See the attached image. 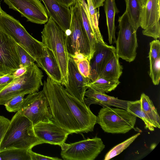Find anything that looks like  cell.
<instances>
[{"instance_id":"34","label":"cell","mask_w":160,"mask_h":160,"mask_svg":"<svg viewBox=\"0 0 160 160\" xmlns=\"http://www.w3.org/2000/svg\"><path fill=\"white\" fill-rule=\"evenodd\" d=\"M80 72L85 77L89 78L90 66L89 60L87 58L77 60H74Z\"/></svg>"},{"instance_id":"25","label":"cell","mask_w":160,"mask_h":160,"mask_svg":"<svg viewBox=\"0 0 160 160\" xmlns=\"http://www.w3.org/2000/svg\"><path fill=\"white\" fill-rule=\"evenodd\" d=\"M127 110L136 117L141 119L144 122L146 128L151 131L154 130V126L142 108L140 100L134 101H128Z\"/></svg>"},{"instance_id":"15","label":"cell","mask_w":160,"mask_h":160,"mask_svg":"<svg viewBox=\"0 0 160 160\" xmlns=\"http://www.w3.org/2000/svg\"><path fill=\"white\" fill-rule=\"evenodd\" d=\"M35 133L43 143L60 146L65 142L69 133L53 121L39 122L33 126Z\"/></svg>"},{"instance_id":"10","label":"cell","mask_w":160,"mask_h":160,"mask_svg":"<svg viewBox=\"0 0 160 160\" xmlns=\"http://www.w3.org/2000/svg\"><path fill=\"white\" fill-rule=\"evenodd\" d=\"M19 111L31 121L33 126L39 122L52 121L49 102L43 89L28 94L24 98Z\"/></svg>"},{"instance_id":"20","label":"cell","mask_w":160,"mask_h":160,"mask_svg":"<svg viewBox=\"0 0 160 160\" xmlns=\"http://www.w3.org/2000/svg\"><path fill=\"white\" fill-rule=\"evenodd\" d=\"M104 9L106 16L108 33V40L110 44L115 43L116 27L115 18L116 14L119 12L115 2V0H105Z\"/></svg>"},{"instance_id":"9","label":"cell","mask_w":160,"mask_h":160,"mask_svg":"<svg viewBox=\"0 0 160 160\" xmlns=\"http://www.w3.org/2000/svg\"><path fill=\"white\" fill-rule=\"evenodd\" d=\"M59 146L65 160H94L105 147L101 138L96 137L70 144L64 142Z\"/></svg>"},{"instance_id":"1","label":"cell","mask_w":160,"mask_h":160,"mask_svg":"<svg viewBox=\"0 0 160 160\" xmlns=\"http://www.w3.org/2000/svg\"><path fill=\"white\" fill-rule=\"evenodd\" d=\"M52 121L69 134L93 131L98 118L89 107L70 94L60 83L48 77L43 84Z\"/></svg>"},{"instance_id":"35","label":"cell","mask_w":160,"mask_h":160,"mask_svg":"<svg viewBox=\"0 0 160 160\" xmlns=\"http://www.w3.org/2000/svg\"><path fill=\"white\" fill-rule=\"evenodd\" d=\"M14 79L12 73L0 76V92L10 85Z\"/></svg>"},{"instance_id":"23","label":"cell","mask_w":160,"mask_h":160,"mask_svg":"<svg viewBox=\"0 0 160 160\" xmlns=\"http://www.w3.org/2000/svg\"><path fill=\"white\" fill-rule=\"evenodd\" d=\"M126 12L129 22L134 30L137 31L140 27L142 5L140 0H125Z\"/></svg>"},{"instance_id":"17","label":"cell","mask_w":160,"mask_h":160,"mask_svg":"<svg viewBox=\"0 0 160 160\" xmlns=\"http://www.w3.org/2000/svg\"><path fill=\"white\" fill-rule=\"evenodd\" d=\"M51 17L65 32L69 28L71 18L70 8L63 6L57 0H41Z\"/></svg>"},{"instance_id":"3","label":"cell","mask_w":160,"mask_h":160,"mask_svg":"<svg viewBox=\"0 0 160 160\" xmlns=\"http://www.w3.org/2000/svg\"><path fill=\"white\" fill-rule=\"evenodd\" d=\"M0 29L23 48L35 59L38 67L42 68L40 59L44 44L31 36L19 20L2 8L0 12Z\"/></svg>"},{"instance_id":"26","label":"cell","mask_w":160,"mask_h":160,"mask_svg":"<svg viewBox=\"0 0 160 160\" xmlns=\"http://www.w3.org/2000/svg\"><path fill=\"white\" fill-rule=\"evenodd\" d=\"M120 83L119 80H113L98 77L88 83L87 86L98 92L108 93L114 90Z\"/></svg>"},{"instance_id":"14","label":"cell","mask_w":160,"mask_h":160,"mask_svg":"<svg viewBox=\"0 0 160 160\" xmlns=\"http://www.w3.org/2000/svg\"><path fill=\"white\" fill-rule=\"evenodd\" d=\"M67 84L65 88L80 101L83 102L85 93L90 82L89 78L84 77L79 72L72 57L69 55Z\"/></svg>"},{"instance_id":"31","label":"cell","mask_w":160,"mask_h":160,"mask_svg":"<svg viewBox=\"0 0 160 160\" xmlns=\"http://www.w3.org/2000/svg\"><path fill=\"white\" fill-rule=\"evenodd\" d=\"M25 95L16 96L5 103L6 110L10 112H15L20 111L22 107Z\"/></svg>"},{"instance_id":"43","label":"cell","mask_w":160,"mask_h":160,"mask_svg":"<svg viewBox=\"0 0 160 160\" xmlns=\"http://www.w3.org/2000/svg\"><path fill=\"white\" fill-rule=\"evenodd\" d=\"M82 0V1H84V0Z\"/></svg>"},{"instance_id":"33","label":"cell","mask_w":160,"mask_h":160,"mask_svg":"<svg viewBox=\"0 0 160 160\" xmlns=\"http://www.w3.org/2000/svg\"><path fill=\"white\" fill-rule=\"evenodd\" d=\"M150 49L148 58L149 62L160 57V42L159 40L154 39L149 44Z\"/></svg>"},{"instance_id":"38","label":"cell","mask_w":160,"mask_h":160,"mask_svg":"<svg viewBox=\"0 0 160 160\" xmlns=\"http://www.w3.org/2000/svg\"><path fill=\"white\" fill-rule=\"evenodd\" d=\"M27 67H20L13 73L12 74L15 78L19 77L24 73L26 71Z\"/></svg>"},{"instance_id":"21","label":"cell","mask_w":160,"mask_h":160,"mask_svg":"<svg viewBox=\"0 0 160 160\" xmlns=\"http://www.w3.org/2000/svg\"><path fill=\"white\" fill-rule=\"evenodd\" d=\"M81 12L82 23L88 37L91 48L90 60L92 57L97 42L92 30L90 17L85 1L78 0Z\"/></svg>"},{"instance_id":"4","label":"cell","mask_w":160,"mask_h":160,"mask_svg":"<svg viewBox=\"0 0 160 160\" xmlns=\"http://www.w3.org/2000/svg\"><path fill=\"white\" fill-rule=\"evenodd\" d=\"M41 33L42 42L52 51L58 62L61 73V84L65 86L67 84L69 58L65 32L49 17Z\"/></svg>"},{"instance_id":"22","label":"cell","mask_w":160,"mask_h":160,"mask_svg":"<svg viewBox=\"0 0 160 160\" xmlns=\"http://www.w3.org/2000/svg\"><path fill=\"white\" fill-rule=\"evenodd\" d=\"M119 59L116 53L105 65L98 77L113 80H119L122 73L123 69Z\"/></svg>"},{"instance_id":"8","label":"cell","mask_w":160,"mask_h":160,"mask_svg":"<svg viewBox=\"0 0 160 160\" xmlns=\"http://www.w3.org/2000/svg\"><path fill=\"white\" fill-rule=\"evenodd\" d=\"M119 31L116 39V52L119 58L130 62L137 55L138 43L136 31L131 26L125 11L118 19Z\"/></svg>"},{"instance_id":"32","label":"cell","mask_w":160,"mask_h":160,"mask_svg":"<svg viewBox=\"0 0 160 160\" xmlns=\"http://www.w3.org/2000/svg\"><path fill=\"white\" fill-rule=\"evenodd\" d=\"M17 48L20 60V67L28 66L35 62V59L18 43Z\"/></svg>"},{"instance_id":"40","label":"cell","mask_w":160,"mask_h":160,"mask_svg":"<svg viewBox=\"0 0 160 160\" xmlns=\"http://www.w3.org/2000/svg\"><path fill=\"white\" fill-rule=\"evenodd\" d=\"M96 8H99L104 5L105 0H92Z\"/></svg>"},{"instance_id":"5","label":"cell","mask_w":160,"mask_h":160,"mask_svg":"<svg viewBox=\"0 0 160 160\" xmlns=\"http://www.w3.org/2000/svg\"><path fill=\"white\" fill-rule=\"evenodd\" d=\"M71 18L69 29L65 32L67 48L69 55L73 56L81 53L90 62L91 48L84 28L78 0L69 7Z\"/></svg>"},{"instance_id":"18","label":"cell","mask_w":160,"mask_h":160,"mask_svg":"<svg viewBox=\"0 0 160 160\" xmlns=\"http://www.w3.org/2000/svg\"><path fill=\"white\" fill-rule=\"evenodd\" d=\"M85 92L83 102L86 105L89 107L92 104L100 105L103 107L112 106L127 109L128 101L119 99L113 97L109 96L105 93L98 92L88 88Z\"/></svg>"},{"instance_id":"44","label":"cell","mask_w":160,"mask_h":160,"mask_svg":"<svg viewBox=\"0 0 160 160\" xmlns=\"http://www.w3.org/2000/svg\"></svg>"},{"instance_id":"7","label":"cell","mask_w":160,"mask_h":160,"mask_svg":"<svg viewBox=\"0 0 160 160\" xmlns=\"http://www.w3.org/2000/svg\"><path fill=\"white\" fill-rule=\"evenodd\" d=\"M97 123L105 132L125 133L133 129L136 117L124 109L103 107L98 112Z\"/></svg>"},{"instance_id":"16","label":"cell","mask_w":160,"mask_h":160,"mask_svg":"<svg viewBox=\"0 0 160 160\" xmlns=\"http://www.w3.org/2000/svg\"><path fill=\"white\" fill-rule=\"evenodd\" d=\"M116 53V48L113 46L97 42L95 51L89 62L90 82L97 78L105 65Z\"/></svg>"},{"instance_id":"12","label":"cell","mask_w":160,"mask_h":160,"mask_svg":"<svg viewBox=\"0 0 160 160\" xmlns=\"http://www.w3.org/2000/svg\"><path fill=\"white\" fill-rule=\"evenodd\" d=\"M12 9L19 12L28 21L40 24L46 23L49 17L46 8L39 0H3Z\"/></svg>"},{"instance_id":"27","label":"cell","mask_w":160,"mask_h":160,"mask_svg":"<svg viewBox=\"0 0 160 160\" xmlns=\"http://www.w3.org/2000/svg\"><path fill=\"white\" fill-rule=\"evenodd\" d=\"M89 13L91 19L93 32L97 42L105 43L98 27L99 17V8L97 11L92 0H86Z\"/></svg>"},{"instance_id":"28","label":"cell","mask_w":160,"mask_h":160,"mask_svg":"<svg viewBox=\"0 0 160 160\" xmlns=\"http://www.w3.org/2000/svg\"><path fill=\"white\" fill-rule=\"evenodd\" d=\"M2 160H31L28 150L12 149L0 152Z\"/></svg>"},{"instance_id":"19","label":"cell","mask_w":160,"mask_h":160,"mask_svg":"<svg viewBox=\"0 0 160 160\" xmlns=\"http://www.w3.org/2000/svg\"><path fill=\"white\" fill-rule=\"evenodd\" d=\"M40 62L42 69L48 76L61 84L62 76L59 65L52 52L45 46L43 48Z\"/></svg>"},{"instance_id":"24","label":"cell","mask_w":160,"mask_h":160,"mask_svg":"<svg viewBox=\"0 0 160 160\" xmlns=\"http://www.w3.org/2000/svg\"><path fill=\"white\" fill-rule=\"evenodd\" d=\"M140 100L142 108L149 118L154 128H160V118L152 102L144 93L141 96Z\"/></svg>"},{"instance_id":"30","label":"cell","mask_w":160,"mask_h":160,"mask_svg":"<svg viewBox=\"0 0 160 160\" xmlns=\"http://www.w3.org/2000/svg\"><path fill=\"white\" fill-rule=\"evenodd\" d=\"M149 76L153 84H159L160 79V57L149 62Z\"/></svg>"},{"instance_id":"41","label":"cell","mask_w":160,"mask_h":160,"mask_svg":"<svg viewBox=\"0 0 160 160\" xmlns=\"http://www.w3.org/2000/svg\"><path fill=\"white\" fill-rule=\"evenodd\" d=\"M141 0V3H142V7H143L145 5L148 0Z\"/></svg>"},{"instance_id":"42","label":"cell","mask_w":160,"mask_h":160,"mask_svg":"<svg viewBox=\"0 0 160 160\" xmlns=\"http://www.w3.org/2000/svg\"><path fill=\"white\" fill-rule=\"evenodd\" d=\"M0 4H1V3H0V10H1V5H0Z\"/></svg>"},{"instance_id":"36","label":"cell","mask_w":160,"mask_h":160,"mask_svg":"<svg viewBox=\"0 0 160 160\" xmlns=\"http://www.w3.org/2000/svg\"><path fill=\"white\" fill-rule=\"evenodd\" d=\"M10 121L7 118L3 116L0 115V145L10 124Z\"/></svg>"},{"instance_id":"13","label":"cell","mask_w":160,"mask_h":160,"mask_svg":"<svg viewBox=\"0 0 160 160\" xmlns=\"http://www.w3.org/2000/svg\"><path fill=\"white\" fill-rule=\"evenodd\" d=\"M160 0H148L142 7L140 27L142 34L154 39L160 37Z\"/></svg>"},{"instance_id":"2","label":"cell","mask_w":160,"mask_h":160,"mask_svg":"<svg viewBox=\"0 0 160 160\" xmlns=\"http://www.w3.org/2000/svg\"><path fill=\"white\" fill-rule=\"evenodd\" d=\"M42 143L35 133L32 122L18 111L10 120L0 144V152L16 148L29 150Z\"/></svg>"},{"instance_id":"37","label":"cell","mask_w":160,"mask_h":160,"mask_svg":"<svg viewBox=\"0 0 160 160\" xmlns=\"http://www.w3.org/2000/svg\"><path fill=\"white\" fill-rule=\"evenodd\" d=\"M31 160H61V159L58 158L52 157L44 156L33 152L32 149L28 150Z\"/></svg>"},{"instance_id":"29","label":"cell","mask_w":160,"mask_h":160,"mask_svg":"<svg viewBox=\"0 0 160 160\" xmlns=\"http://www.w3.org/2000/svg\"><path fill=\"white\" fill-rule=\"evenodd\" d=\"M140 134V133L138 132L113 147L106 154L104 160H109L121 153L124 150L127 148Z\"/></svg>"},{"instance_id":"39","label":"cell","mask_w":160,"mask_h":160,"mask_svg":"<svg viewBox=\"0 0 160 160\" xmlns=\"http://www.w3.org/2000/svg\"><path fill=\"white\" fill-rule=\"evenodd\" d=\"M59 3L66 7L69 8L75 2V0H57Z\"/></svg>"},{"instance_id":"6","label":"cell","mask_w":160,"mask_h":160,"mask_svg":"<svg viewBox=\"0 0 160 160\" xmlns=\"http://www.w3.org/2000/svg\"><path fill=\"white\" fill-rule=\"evenodd\" d=\"M43 73L33 62L28 66L25 72L15 78L13 82L0 92V105H3L12 98L21 95L38 92L43 85Z\"/></svg>"},{"instance_id":"11","label":"cell","mask_w":160,"mask_h":160,"mask_svg":"<svg viewBox=\"0 0 160 160\" xmlns=\"http://www.w3.org/2000/svg\"><path fill=\"white\" fill-rule=\"evenodd\" d=\"M20 65L17 43L0 29V75L12 73Z\"/></svg>"}]
</instances>
